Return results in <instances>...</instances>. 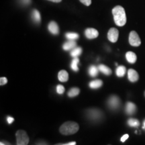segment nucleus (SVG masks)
I'll return each mask as SVG.
<instances>
[{
    "instance_id": "22",
    "label": "nucleus",
    "mask_w": 145,
    "mask_h": 145,
    "mask_svg": "<svg viewBox=\"0 0 145 145\" xmlns=\"http://www.w3.org/2000/svg\"><path fill=\"white\" fill-rule=\"evenodd\" d=\"M79 92H80V90H79V88H71L67 94L69 97H73L79 95Z\"/></svg>"
},
{
    "instance_id": "32",
    "label": "nucleus",
    "mask_w": 145,
    "mask_h": 145,
    "mask_svg": "<svg viewBox=\"0 0 145 145\" xmlns=\"http://www.w3.org/2000/svg\"><path fill=\"white\" fill-rule=\"evenodd\" d=\"M48 1H52V2H54V3H59V2H61L62 0H48Z\"/></svg>"
},
{
    "instance_id": "12",
    "label": "nucleus",
    "mask_w": 145,
    "mask_h": 145,
    "mask_svg": "<svg viewBox=\"0 0 145 145\" xmlns=\"http://www.w3.org/2000/svg\"><path fill=\"white\" fill-rule=\"evenodd\" d=\"M77 46V43L75 40H69L68 41H67L66 42H65L63 45V50H71L73 49L75 47Z\"/></svg>"
},
{
    "instance_id": "21",
    "label": "nucleus",
    "mask_w": 145,
    "mask_h": 145,
    "mask_svg": "<svg viewBox=\"0 0 145 145\" xmlns=\"http://www.w3.org/2000/svg\"><path fill=\"white\" fill-rule=\"evenodd\" d=\"M79 63V59L78 57H75L72 59L71 64V67L72 70L75 72H77L79 71V67H78V64Z\"/></svg>"
},
{
    "instance_id": "10",
    "label": "nucleus",
    "mask_w": 145,
    "mask_h": 145,
    "mask_svg": "<svg viewBox=\"0 0 145 145\" xmlns=\"http://www.w3.org/2000/svg\"><path fill=\"white\" fill-rule=\"evenodd\" d=\"M126 113L128 115H133L137 112V106L134 103L128 101L126 104Z\"/></svg>"
},
{
    "instance_id": "3",
    "label": "nucleus",
    "mask_w": 145,
    "mask_h": 145,
    "mask_svg": "<svg viewBox=\"0 0 145 145\" xmlns=\"http://www.w3.org/2000/svg\"><path fill=\"white\" fill-rule=\"evenodd\" d=\"M16 137L18 145H26L28 144L29 137L24 130H18L16 133Z\"/></svg>"
},
{
    "instance_id": "30",
    "label": "nucleus",
    "mask_w": 145,
    "mask_h": 145,
    "mask_svg": "<svg viewBox=\"0 0 145 145\" xmlns=\"http://www.w3.org/2000/svg\"><path fill=\"white\" fill-rule=\"evenodd\" d=\"M128 137H129V135H124V136H122V137L121 138V139H120V140H121V142H124L125 141H126L127 139L128 138Z\"/></svg>"
},
{
    "instance_id": "31",
    "label": "nucleus",
    "mask_w": 145,
    "mask_h": 145,
    "mask_svg": "<svg viewBox=\"0 0 145 145\" xmlns=\"http://www.w3.org/2000/svg\"><path fill=\"white\" fill-rule=\"evenodd\" d=\"M76 144V142H70L68 143H66V144H63V145H75Z\"/></svg>"
},
{
    "instance_id": "18",
    "label": "nucleus",
    "mask_w": 145,
    "mask_h": 145,
    "mask_svg": "<svg viewBox=\"0 0 145 145\" xmlns=\"http://www.w3.org/2000/svg\"><path fill=\"white\" fill-rule=\"evenodd\" d=\"M99 71H101L102 73H104L106 75H110L112 74V70L110 69L108 67L104 65H99Z\"/></svg>"
},
{
    "instance_id": "13",
    "label": "nucleus",
    "mask_w": 145,
    "mask_h": 145,
    "mask_svg": "<svg viewBox=\"0 0 145 145\" xmlns=\"http://www.w3.org/2000/svg\"><path fill=\"white\" fill-rule=\"evenodd\" d=\"M126 59L128 63H131V64H134L137 61V57L135 52L132 51H128L126 54Z\"/></svg>"
},
{
    "instance_id": "23",
    "label": "nucleus",
    "mask_w": 145,
    "mask_h": 145,
    "mask_svg": "<svg viewBox=\"0 0 145 145\" xmlns=\"http://www.w3.org/2000/svg\"><path fill=\"white\" fill-rule=\"evenodd\" d=\"M65 36L68 40H75L79 39V35L75 32H67L65 34Z\"/></svg>"
},
{
    "instance_id": "19",
    "label": "nucleus",
    "mask_w": 145,
    "mask_h": 145,
    "mask_svg": "<svg viewBox=\"0 0 145 145\" xmlns=\"http://www.w3.org/2000/svg\"><path fill=\"white\" fill-rule=\"evenodd\" d=\"M126 72V69L124 66H119L118 67L116 70V74L118 77H124Z\"/></svg>"
},
{
    "instance_id": "28",
    "label": "nucleus",
    "mask_w": 145,
    "mask_h": 145,
    "mask_svg": "<svg viewBox=\"0 0 145 145\" xmlns=\"http://www.w3.org/2000/svg\"><path fill=\"white\" fill-rule=\"evenodd\" d=\"M20 1L24 5H28L31 3V0H20Z\"/></svg>"
},
{
    "instance_id": "7",
    "label": "nucleus",
    "mask_w": 145,
    "mask_h": 145,
    "mask_svg": "<svg viewBox=\"0 0 145 145\" xmlns=\"http://www.w3.org/2000/svg\"><path fill=\"white\" fill-rule=\"evenodd\" d=\"M119 36V32L116 28H112L109 30L108 33V39L112 42H116Z\"/></svg>"
},
{
    "instance_id": "27",
    "label": "nucleus",
    "mask_w": 145,
    "mask_h": 145,
    "mask_svg": "<svg viewBox=\"0 0 145 145\" xmlns=\"http://www.w3.org/2000/svg\"><path fill=\"white\" fill-rule=\"evenodd\" d=\"M79 1L86 6H89L91 3V0H79Z\"/></svg>"
},
{
    "instance_id": "26",
    "label": "nucleus",
    "mask_w": 145,
    "mask_h": 145,
    "mask_svg": "<svg viewBox=\"0 0 145 145\" xmlns=\"http://www.w3.org/2000/svg\"><path fill=\"white\" fill-rule=\"evenodd\" d=\"M8 83V79L6 77H1L0 78V85L1 86H4Z\"/></svg>"
},
{
    "instance_id": "9",
    "label": "nucleus",
    "mask_w": 145,
    "mask_h": 145,
    "mask_svg": "<svg viewBox=\"0 0 145 145\" xmlns=\"http://www.w3.org/2000/svg\"><path fill=\"white\" fill-rule=\"evenodd\" d=\"M128 78L130 82H132V83L137 82L139 79L138 73L135 69H130L128 71Z\"/></svg>"
},
{
    "instance_id": "8",
    "label": "nucleus",
    "mask_w": 145,
    "mask_h": 145,
    "mask_svg": "<svg viewBox=\"0 0 145 145\" xmlns=\"http://www.w3.org/2000/svg\"><path fill=\"white\" fill-rule=\"evenodd\" d=\"M85 35L88 39H94L99 36V32L95 28H87L85 30Z\"/></svg>"
},
{
    "instance_id": "14",
    "label": "nucleus",
    "mask_w": 145,
    "mask_h": 145,
    "mask_svg": "<svg viewBox=\"0 0 145 145\" xmlns=\"http://www.w3.org/2000/svg\"><path fill=\"white\" fill-rule=\"evenodd\" d=\"M58 79L61 82H67L69 80V74L65 70L60 71L58 74Z\"/></svg>"
},
{
    "instance_id": "5",
    "label": "nucleus",
    "mask_w": 145,
    "mask_h": 145,
    "mask_svg": "<svg viewBox=\"0 0 145 145\" xmlns=\"http://www.w3.org/2000/svg\"><path fill=\"white\" fill-rule=\"evenodd\" d=\"M129 43L132 46H139L141 44V40L137 32H130L129 35Z\"/></svg>"
},
{
    "instance_id": "25",
    "label": "nucleus",
    "mask_w": 145,
    "mask_h": 145,
    "mask_svg": "<svg viewBox=\"0 0 145 145\" xmlns=\"http://www.w3.org/2000/svg\"><path fill=\"white\" fill-rule=\"evenodd\" d=\"M57 92L58 94H63L65 92V88L62 85H58L57 86Z\"/></svg>"
},
{
    "instance_id": "33",
    "label": "nucleus",
    "mask_w": 145,
    "mask_h": 145,
    "mask_svg": "<svg viewBox=\"0 0 145 145\" xmlns=\"http://www.w3.org/2000/svg\"><path fill=\"white\" fill-rule=\"evenodd\" d=\"M143 129H145V120H144V122H143V126H142Z\"/></svg>"
},
{
    "instance_id": "17",
    "label": "nucleus",
    "mask_w": 145,
    "mask_h": 145,
    "mask_svg": "<svg viewBox=\"0 0 145 145\" xmlns=\"http://www.w3.org/2000/svg\"><path fill=\"white\" fill-rule=\"evenodd\" d=\"M32 17L34 22L39 24L41 22V16L37 10H33L32 13Z\"/></svg>"
},
{
    "instance_id": "1",
    "label": "nucleus",
    "mask_w": 145,
    "mask_h": 145,
    "mask_svg": "<svg viewBox=\"0 0 145 145\" xmlns=\"http://www.w3.org/2000/svg\"><path fill=\"white\" fill-rule=\"evenodd\" d=\"M114 22L118 26H124L126 23V15L124 8L120 5L114 7L112 10Z\"/></svg>"
},
{
    "instance_id": "29",
    "label": "nucleus",
    "mask_w": 145,
    "mask_h": 145,
    "mask_svg": "<svg viewBox=\"0 0 145 145\" xmlns=\"http://www.w3.org/2000/svg\"><path fill=\"white\" fill-rule=\"evenodd\" d=\"M14 118L11 117V116H8L7 117V122H8V123L9 124H12V123L14 122Z\"/></svg>"
},
{
    "instance_id": "34",
    "label": "nucleus",
    "mask_w": 145,
    "mask_h": 145,
    "mask_svg": "<svg viewBox=\"0 0 145 145\" xmlns=\"http://www.w3.org/2000/svg\"><path fill=\"white\" fill-rule=\"evenodd\" d=\"M144 96H145V91H144Z\"/></svg>"
},
{
    "instance_id": "16",
    "label": "nucleus",
    "mask_w": 145,
    "mask_h": 145,
    "mask_svg": "<svg viewBox=\"0 0 145 145\" xmlns=\"http://www.w3.org/2000/svg\"><path fill=\"white\" fill-rule=\"evenodd\" d=\"M99 71V70L98 67H97L95 65H91V66L89 67V68L88 69L89 75L91 77H95L98 75Z\"/></svg>"
},
{
    "instance_id": "11",
    "label": "nucleus",
    "mask_w": 145,
    "mask_h": 145,
    "mask_svg": "<svg viewBox=\"0 0 145 145\" xmlns=\"http://www.w3.org/2000/svg\"><path fill=\"white\" fill-rule=\"evenodd\" d=\"M48 29L50 33L54 34V35H57L59 33V26L55 22L52 21L50 22L48 26Z\"/></svg>"
},
{
    "instance_id": "6",
    "label": "nucleus",
    "mask_w": 145,
    "mask_h": 145,
    "mask_svg": "<svg viewBox=\"0 0 145 145\" xmlns=\"http://www.w3.org/2000/svg\"><path fill=\"white\" fill-rule=\"evenodd\" d=\"M88 116L92 120H99L103 116V113L97 109H90L88 111Z\"/></svg>"
},
{
    "instance_id": "24",
    "label": "nucleus",
    "mask_w": 145,
    "mask_h": 145,
    "mask_svg": "<svg viewBox=\"0 0 145 145\" xmlns=\"http://www.w3.org/2000/svg\"><path fill=\"white\" fill-rule=\"evenodd\" d=\"M128 124L131 127H138L140 125V122L137 119L130 118L128 120Z\"/></svg>"
},
{
    "instance_id": "20",
    "label": "nucleus",
    "mask_w": 145,
    "mask_h": 145,
    "mask_svg": "<svg viewBox=\"0 0 145 145\" xmlns=\"http://www.w3.org/2000/svg\"><path fill=\"white\" fill-rule=\"evenodd\" d=\"M81 53H82V48L79 46L75 47V48H74L73 49H72L71 51V57L73 58L78 57Z\"/></svg>"
},
{
    "instance_id": "2",
    "label": "nucleus",
    "mask_w": 145,
    "mask_h": 145,
    "mask_svg": "<svg viewBox=\"0 0 145 145\" xmlns=\"http://www.w3.org/2000/svg\"><path fill=\"white\" fill-rule=\"evenodd\" d=\"M79 129V124L75 122L68 121L65 122L60 127V132L63 135H72L78 132Z\"/></svg>"
},
{
    "instance_id": "4",
    "label": "nucleus",
    "mask_w": 145,
    "mask_h": 145,
    "mask_svg": "<svg viewBox=\"0 0 145 145\" xmlns=\"http://www.w3.org/2000/svg\"><path fill=\"white\" fill-rule=\"evenodd\" d=\"M120 99L116 95H112L110 96V98L108 99V105L109 108L112 110H117L120 106Z\"/></svg>"
},
{
    "instance_id": "15",
    "label": "nucleus",
    "mask_w": 145,
    "mask_h": 145,
    "mask_svg": "<svg viewBox=\"0 0 145 145\" xmlns=\"http://www.w3.org/2000/svg\"><path fill=\"white\" fill-rule=\"evenodd\" d=\"M103 85L102 81L100 80V79H95V80H93L91 81L89 84V86L91 89H98L101 88Z\"/></svg>"
}]
</instances>
